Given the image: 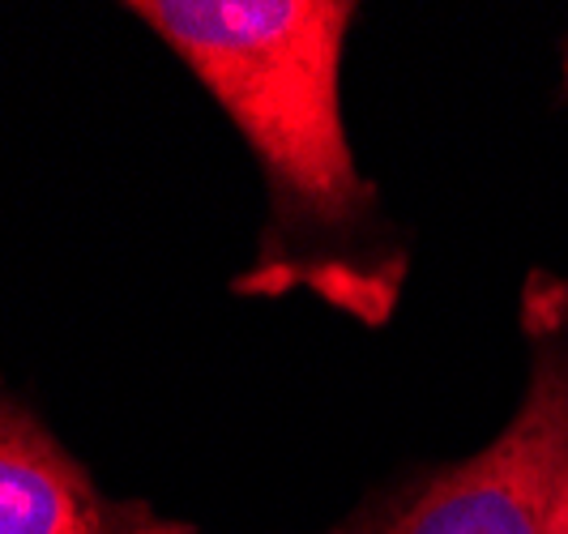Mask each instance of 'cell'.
<instances>
[{
  "instance_id": "cell-1",
  "label": "cell",
  "mask_w": 568,
  "mask_h": 534,
  "mask_svg": "<svg viewBox=\"0 0 568 534\" xmlns=\"http://www.w3.org/2000/svg\"><path fill=\"white\" fill-rule=\"evenodd\" d=\"M227 112L265 175L270 214L235 295L308 291L359 325H385L410 274L381 193L342 120L346 0H138L124 4Z\"/></svg>"
},
{
  "instance_id": "cell-2",
  "label": "cell",
  "mask_w": 568,
  "mask_h": 534,
  "mask_svg": "<svg viewBox=\"0 0 568 534\" xmlns=\"http://www.w3.org/2000/svg\"><path fill=\"white\" fill-rule=\"evenodd\" d=\"M521 330L530 376L505 432L372 492L329 534H568V279H530Z\"/></svg>"
},
{
  "instance_id": "cell-3",
  "label": "cell",
  "mask_w": 568,
  "mask_h": 534,
  "mask_svg": "<svg viewBox=\"0 0 568 534\" xmlns=\"http://www.w3.org/2000/svg\"><path fill=\"white\" fill-rule=\"evenodd\" d=\"M0 534H197L150 501L108 496L27 397L0 390Z\"/></svg>"
}]
</instances>
